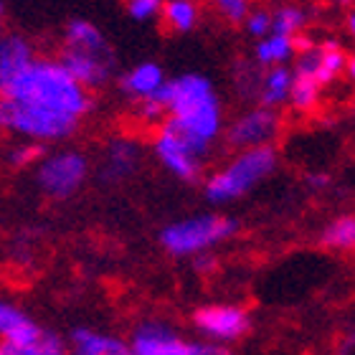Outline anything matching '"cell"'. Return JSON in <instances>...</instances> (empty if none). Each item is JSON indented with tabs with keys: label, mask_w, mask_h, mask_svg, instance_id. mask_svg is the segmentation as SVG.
<instances>
[{
	"label": "cell",
	"mask_w": 355,
	"mask_h": 355,
	"mask_svg": "<svg viewBox=\"0 0 355 355\" xmlns=\"http://www.w3.org/2000/svg\"><path fill=\"white\" fill-rule=\"evenodd\" d=\"M345 31H348L350 36L355 33V10H350V13L345 15Z\"/></svg>",
	"instance_id": "31"
},
{
	"label": "cell",
	"mask_w": 355,
	"mask_h": 355,
	"mask_svg": "<svg viewBox=\"0 0 355 355\" xmlns=\"http://www.w3.org/2000/svg\"><path fill=\"white\" fill-rule=\"evenodd\" d=\"M6 21H8L6 3H0V36H3V33H6Z\"/></svg>",
	"instance_id": "32"
},
{
	"label": "cell",
	"mask_w": 355,
	"mask_h": 355,
	"mask_svg": "<svg viewBox=\"0 0 355 355\" xmlns=\"http://www.w3.org/2000/svg\"><path fill=\"white\" fill-rule=\"evenodd\" d=\"M282 132V114L266 107H252L231 119L223 127V142L236 153L257 148H269Z\"/></svg>",
	"instance_id": "7"
},
{
	"label": "cell",
	"mask_w": 355,
	"mask_h": 355,
	"mask_svg": "<svg viewBox=\"0 0 355 355\" xmlns=\"http://www.w3.org/2000/svg\"><path fill=\"white\" fill-rule=\"evenodd\" d=\"M191 322L196 333L203 338V343L231 348L234 343L244 340L252 333V312L244 304L236 302H211L196 307L191 315Z\"/></svg>",
	"instance_id": "6"
},
{
	"label": "cell",
	"mask_w": 355,
	"mask_h": 355,
	"mask_svg": "<svg viewBox=\"0 0 355 355\" xmlns=\"http://www.w3.org/2000/svg\"><path fill=\"white\" fill-rule=\"evenodd\" d=\"M59 64L67 74L87 92L102 89L114 76V53L107 51H79V49H61Z\"/></svg>",
	"instance_id": "10"
},
{
	"label": "cell",
	"mask_w": 355,
	"mask_h": 355,
	"mask_svg": "<svg viewBox=\"0 0 355 355\" xmlns=\"http://www.w3.org/2000/svg\"><path fill=\"white\" fill-rule=\"evenodd\" d=\"M249 10H252V6L246 0H218L216 3V13L231 26H241L246 21V15H249Z\"/></svg>",
	"instance_id": "28"
},
{
	"label": "cell",
	"mask_w": 355,
	"mask_h": 355,
	"mask_svg": "<svg viewBox=\"0 0 355 355\" xmlns=\"http://www.w3.org/2000/svg\"><path fill=\"white\" fill-rule=\"evenodd\" d=\"M320 244L330 249V252H353L355 246V216L340 214L333 221H327L320 231Z\"/></svg>",
	"instance_id": "21"
},
{
	"label": "cell",
	"mask_w": 355,
	"mask_h": 355,
	"mask_svg": "<svg viewBox=\"0 0 355 355\" xmlns=\"http://www.w3.org/2000/svg\"><path fill=\"white\" fill-rule=\"evenodd\" d=\"M69 355H130V343L110 330L79 325L67 340Z\"/></svg>",
	"instance_id": "12"
},
{
	"label": "cell",
	"mask_w": 355,
	"mask_h": 355,
	"mask_svg": "<svg viewBox=\"0 0 355 355\" xmlns=\"http://www.w3.org/2000/svg\"><path fill=\"white\" fill-rule=\"evenodd\" d=\"M64 49H79V51H107V36L102 28L89 18H71L64 28Z\"/></svg>",
	"instance_id": "19"
},
{
	"label": "cell",
	"mask_w": 355,
	"mask_h": 355,
	"mask_svg": "<svg viewBox=\"0 0 355 355\" xmlns=\"http://www.w3.org/2000/svg\"><path fill=\"white\" fill-rule=\"evenodd\" d=\"M153 153H155L157 163L163 165L173 178L183 180V183H196V180L203 178V160L165 125L155 127Z\"/></svg>",
	"instance_id": "9"
},
{
	"label": "cell",
	"mask_w": 355,
	"mask_h": 355,
	"mask_svg": "<svg viewBox=\"0 0 355 355\" xmlns=\"http://www.w3.org/2000/svg\"><path fill=\"white\" fill-rule=\"evenodd\" d=\"M92 165L82 150H56L46 153V157L36 165V185L46 198L67 200L74 198L87 183Z\"/></svg>",
	"instance_id": "5"
},
{
	"label": "cell",
	"mask_w": 355,
	"mask_h": 355,
	"mask_svg": "<svg viewBox=\"0 0 355 355\" xmlns=\"http://www.w3.org/2000/svg\"><path fill=\"white\" fill-rule=\"evenodd\" d=\"M289 89H292V67L264 69L259 76V87H257L259 107L279 112L282 107H287Z\"/></svg>",
	"instance_id": "17"
},
{
	"label": "cell",
	"mask_w": 355,
	"mask_h": 355,
	"mask_svg": "<svg viewBox=\"0 0 355 355\" xmlns=\"http://www.w3.org/2000/svg\"><path fill=\"white\" fill-rule=\"evenodd\" d=\"M94 110V96L67 74L59 59L36 56L0 92V132L26 142H67Z\"/></svg>",
	"instance_id": "1"
},
{
	"label": "cell",
	"mask_w": 355,
	"mask_h": 355,
	"mask_svg": "<svg viewBox=\"0 0 355 355\" xmlns=\"http://www.w3.org/2000/svg\"><path fill=\"white\" fill-rule=\"evenodd\" d=\"M130 355H206V343L185 338L165 320H145L130 335Z\"/></svg>",
	"instance_id": "8"
},
{
	"label": "cell",
	"mask_w": 355,
	"mask_h": 355,
	"mask_svg": "<svg viewBox=\"0 0 355 355\" xmlns=\"http://www.w3.org/2000/svg\"><path fill=\"white\" fill-rule=\"evenodd\" d=\"M44 330L46 327L38 325L23 307L10 300H0V343L28 345V343H36Z\"/></svg>",
	"instance_id": "15"
},
{
	"label": "cell",
	"mask_w": 355,
	"mask_h": 355,
	"mask_svg": "<svg viewBox=\"0 0 355 355\" xmlns=\"http://www.w3.org/2000/svg\"><path fill=\"white\" fill-rule=\"evenodd\" d=\"M241 26H244V31L249 36H254L259 41V38L272 33V10H266V8H252Z\"/></svg>",
	"instance_id": "27"
},
{
	"label": "cell",
	"mask_w": 355,
	"mask_h": 355,
	"mask_svg": "<svg viewBox=\"0 0 355 355\" xmlns=\"http://www.w3.org/2000/svg\"><path fill=\"white\" fill-rule=\"evenodd\" d=\"M142 150L140 145L130 137H114V140L104 148L102 155V168H99V175H102L104 183H122L132 175L140 165Z\"/></svg>",
	"instance_id": "14"
},
{
	"label": "cell",
	"mask_w": 355,
	"mask_h": 355,
	"mask_svg": "<svg viewBox=\"0 0 355 355\" xmlns=\"http://www.w3.org/2000/svg\"><path fill=\"white\" fill-rule=\"evenodd\" d=\"M165 82H168V74L157 61H140L132 69H127L125 74H119V92L135 104H140L157 94Z\"/></svg>",
	"instance_id": "13"
},
{
	"label": "cell",
	"mask_w": 355,
	"mask_h": 355,
	"mask_svg": "<svg viewBox=\"0 0 355 355\" xmlns=\"http://www.w3.org/2000/svg\"><path fill=\"white\" fill-rule=\"evenodd\" d=\"M46 157V145H38V142H23L18 148L10 150V165L15 168H36L41 160Z\"/></svg>",
	"instance_id": "26"
},
{
	"label": "cell",
	"mask_w": 355,
	"mask_h": 355,
	"mask_svg": "<svg viewBox=\"0 0 355 355\" xmlns=\"http://www.w3.org/2000/svg\"><path fill=\"white\" fill-rule=\"evenodd\" d=\"M36 59L33 44L21 33H3L0 36V92Z\"/></svg>",
	"instance_id": "16"
},
{
	"label": "cell",
	"mask_w": 355,
	"mask_h": 355,
	"mask_svg": "<svg viewBox=\"0 0 355 355\" xmlns=\"http://www.w3.org/2000/svg\"><path fill=\"white\" fill-rule=\"evenodd\" d=\"M350 61H353V56L348 53V49L340 41L327 38V41H320V44L312 46L310 51L295 56V67L310 71L318 79L320 87L325 89L327 84H335L340 76H345Z\"/></svg>",
	"instance_id": "11"
},
{
	"label": "cell",
	"mask_w": 355,
	"mask_h": 355,
	"mask_svg": "<svg viewBox=\"0 0 355 355\" xmlns=\"http://www.w3.org/2000/svg\"><path fill=\"white\" fill-rule=\"evenodd\" d=\"M0 355H69L67 340L61 335L44 330V335L36 343L28 345H10V343H0Z\"/></svg>",
	"instance_id": "23"
},
{
	"label": "cell",
	"mask_w": 355,
	"mask_h": 355,
	"mask_svg": "<svg viewBox=\"0 0 355 355\" xmlns=\"http://www.w3.org/2000/svg\"><path fill=\"white\" fill-rule=\"evenodd\" d=\"M277 165H279V153L274 145L234 153L218 171L203 178V196L214 206L234 203L249 196L259 183H264L277 171Z\"/></svg>",
	"instance_id": "3"
},
{
	"label": "cell",
	"mask_w": 355,
	"mask_h": 355,
	"mask_svg": "<svg viewBox=\"0 0 355 355\" xmlns=\"http://www.w3.org/2000/svg\"><path fill=\"white\" fill-rule=\"evenodd\" d=\"M307 21H310V13L302 6H279L277 10H272V33L295 38L304 33Z\"/></svg>",
	"instance_id": "24"
},
{
	"label": "cell",
	"mask_w": 355,
	"mask_h": 355,
	"mask_svg": "<svg viewBox=\"0 0 355 355\" xmlns=\"http://www.w3.org/2000/svg\"><path fill=\"white\" fill-rule=\"evenodd\" d=\"M160 18L173 33H191L200 21V10L193 0H168L163 3Z\"/></svg>",
	"instance_id": "22"
},
{
	"label": "cell",
	"mask_w": 355,
	"mask_h": 355,
	"mask_svg": "<svg viewBox=\"0 0 355 355\" xmlns=\"http://www.w3.org/2000/svg\"><path fill=\"white\" fill-rule=\"evenodd\" d=\"M295 56V41L289 36H279V33H269V36L259 38L254 46V61L264 69L289 67Z\"/></svg>",
	"instance_id": "20"
},
{
	"label": "cell",
	"mask_w": 355,
	"mask_h": 355,
	"mask_svg": "<svg viewBox=\"0 0 355 355\" xmlns=\"http://www.w3.org/2000/svg\"><path fill=\"white\" fill-rule=\"evenodd\" d=\"M320 99H322V87L318 84V79L304 71L300 67H292V89H289L287 104L292 107V112L297 114H310L318 110Z\"/></svg>",
	"instance_id": "18"
},
{
	"label": "cell",
	"mask_w": 355,
	"mask_h": 355,
	"mask_svg": "<svg viewBox=\"0 0 355 355\" xmlns=\"http://www.w3.org/2000/svg\"><path fill=\"white\" fill-rule=\"evenodd\" d=\"M163 10V3L160 0H130L127 3V15L137 23H148L155 21Z\"/></svg>",
	"instance_id": "29"
},
{
	"label": "cell",
	"mask_w": 355,
	"mask_h": 355,
	"mask_svg": "<svg viewBox=\"0 0 355 355\" xmlns=\"http://www.w3.org/2000/svg\"><path fill=\"white\" fill-rule=\"evenodd\" d=\"M165 112H168V82L165 87L153 94L150 99L137 104V117L150 127H160L165 122Z\"/></svg>",
	"instance_id": "25"
},
{
	"label": "cell",
	"mask_w": 355,
	"mask_h": 355,
	"mask_svg": "<svg viewBox=\"0 0 355 355\" xmlns=\"http://www.w3.org/2000/svg\"><path fill=\"white\" fill-rule=\"evenodd\" d=\"M307 185H310L312 191H325L327 185H330V175L327 173H310L307 175Z\"/></svg>",
	"instance_id": "30"
},
{
	"label": "cell",
	"mask_w": 355,
	"mask_h": 355,
	"mask_svg": "<svg viewBox=\"0 0 355 355\" xmlns=\"http://www.w3.org/2000/svg\"><path fill=\"white\" fill-rule=\"evenodd\" d=\"M239 234V221L226 214H196L165 223L160 246L178 259H196Z\"/></svg>",
	"instance_id": "4"
},
{
	"label": "cell",
	"mask_w": 355,
	"mask_h": 355,
	"mask_svg": "<svg viewBox=\"0 0 355 355\" xmlns=\"http://www.w3.org/2000/svg\"><path fill=\"white\" fill-rule=\"evenodd\" d=\"M188 148L206 160L223 137V102L206 74L188 71L168 79V112L163 122Z\"/></svg>",
	"instance_id": "2"
}]
</instances>
